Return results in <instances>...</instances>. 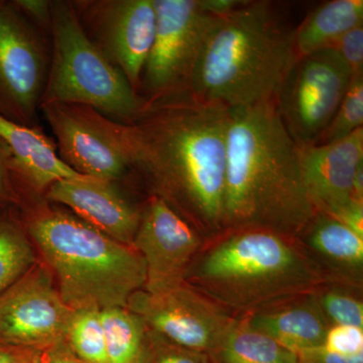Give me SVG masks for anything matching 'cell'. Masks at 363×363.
<instances>
[{
  "mask_svg": "<svg viewBox=\"0 0 363 363\" xmlns=\"http://www.w3.org/2000/svg\"><path fill=\"white\" fill-rule=\"evenodd\" d=\"M229 108L191 91L145 104L121 123L130 162L205 241L223 233Z\"/></svg>",
  "mask_w": 363,
  "mask_h": 363,
  "instance_id": "6da1fadb",
  "label": "cell"
},
{
  "mask_svg": "<svg viewBox=\"0 0 363 363\" xmlns=\"http://www.w3.org/2000/svg\"><path fill=\"white\" fill-rule=\"evenodd\" d=\"M228 116L223 233L259 228L298 238L318 212L276 99Z\"/></svg>",
  "mask_w": 363,
  "mask_h": 363,
  "instance_id": "7a4b0ae2",
  "label": "cell"
},
{
  "mask_svg": "<svg viewBox=\"0 0 363 363\" xmlns=\"http://www.w3.org/2000/svg\"><path fill=\"white\" fill-rule=\"evenodd\" d=\"M185 283L241 317L305 297L328 281L298 238L248 228L205 241Z\"/></svg>",
  "mask_w": 363,
  "mask_h": 363,
  "instance_id": "3957f363",
  "label": "cell"
},
{
  "mask_svg": "<svg viewBox=\"0 0 363 363\" xmlns=\"http://www.w3.org/2000/svg\"><path fill=\"white\" fill-rule=\"evenodd\" d=\"M294 30L267 1L216 16L196 64L191 92L228 108L276 99L297 60Z\"/></svg>",
  "mask_w": 363,
  "mask_h": 363,
  "instance_id": "277c9868",
  "label": "cell"
},
{
  "mask_svg": "<svg viewBox=\"0 0 363 363\" xmlns=\"http://www.w3.org/2000/svg\"><path fill=\"white\" fill-rule=\"evenodd\" d=\"M23 206L26 233L40 248L59 283V293L75 310L126 308L145 286V260L138 250L100 233L47 199Z\"/></svg>",
  "mask_w": 363,
  "mask_h": 363,
  "instance_id": "5b68a950",
  "label": "cell"
},
{
  "mask_svg": "<svg viewBox=\"0 0 363 363\" xmlns=\"http://www.w3.org/2000/svg\"><path fill=\"white\" fill-rule=\"evenodd\" d=\"M66 104L91 107L119 123H130L145 106L123 72L93 44L73 2L52 1L51 63L40 107Z\"/></svg>",
  "mask_w": 363,
  "mask_h": 363,
  "instance_id": "8992f818",
  "label": "cell"
},
{
  "mask_svg": "<svg viewBox=\"0 0 363 363\" xmlns=\"http://www.w3.org/2000/svg\"><path fill=\"white\" fill-rule=\"evenodd\" d=\"M51 63V35L13 1L0 0V116L37 125Z\"/></svg>",
  "mask_w": 363,
  "mask_h": 363,
  "instance_id": "52a82bcc",
  "label": "cell"
},
{
  "mask_svg": "<svg viewBox=\"0 0 363 363\" xmlns=\"http://www.w3.org/2000/svg\"><path fill=\"white\" fill-rule=\"evenodd\" d=\"M156 35L142 74L138 95L145 104L191 91L193 74L217 16L200 0H155Z\"/></svg>",
  "mask_w": 363,
  "mask_h": 363,
  "instance_id": "ba28073f",
  "label": "cell"
},
{
  "mask_svg": "<svg viewBox=\"0 0 363 363\" xmlns=\"http://www.w3.org/2000/svg\"><path fill=\"white\" fill-rule=\"evenodd\" d=\"M352 73L332 48L296 60L276 97L286 130L298 147L315 145L335 116Z\"/></svg>",
  "mask_w": 363,
  "mask_h": 363,
  "instance_id": "9c48e42d",
  "label": "cell"
},
{
  "mask_svg": "<svg viewBox=\"0 0 363 363\" xmlns=\"http://www.w3.org/2000/svg\"><path fill=\"white\" fill-rule=\"evenodd\" d=\"M79 23L88 39L119 69L138 94L156 35L155 0H76Z\"/></svg>",
  "mask_w": 363,
  "mask_h": 363,
  "instance_id": "30bf717a",
  "label": "cell"
},
{
  "mask_svg": "<svg viewBox=\"0 0 363 363\" xmlns=\"http://www.w3.org/2000/svg\"><path fill=\"white\" fill-rule=\"evenodd\" d=\"M40 111L56 138L60 157L74 171L109 182L130 171L121 123L84 105L45 104Z\"/></svg>",
  "mask_w": 363,
  "mask_h": 363,
  "instance_id": "8fae6325",
  "label": "cell"
},
{
  "mask_svg": "<svg viewBox=\"0 0 363 363\" xmlns=\"http://www.w3.org/2000/svg\"><path fill=\"white\" fill-rule=\"evenodd\" d=\"M126 308L162 337L207 354L236 318L186 283L161 294L138 291Z\"/></svg>",
  "mask_w": 363,
  "mask_h": 363,
  "instance_id": "7c38bea8",
  "label": "cell"
},
{
  "mask_svg": "<svg viewBox=\"0 0 363 363\" xmlns=\"http://www.w3.org/2000/svg\"><path fill=\"white\" fill-rule=\"evenodd\" d=\"M205 240L168 203L150 195L142 208L133 247L145 260L143 290L161 294L185 284L186 276Z\"/></svg>",
  "mask_w": 363,
  "mask_h": 363,
  "instance_id": "4fadbf2b",
  "label": "cell"
},
{
  "mask_svg": "<svg viewBox=\"0 0 363 363\" xmlns=\"http://www.w3.org/2000/svg\"><path fill=\"white\" fill-rule=\"evenodd\" d=\"M73 313L49 272L33 266L0 296V342L33 350L49 347L65 340Z\"/></svg>",
  "mask_w": 363,
  "mask_h": 363,
  "instance_id": "5bb4252c",
  "label": "cell"
},
{
  "mask_svg": "<svg viewBox=\"0 0 363 363\" xmlns=\"http://www.w3.org/2000/svg\"><path fill=\"white\" fill-rule=\"evenodd\" d=\"M306 188L317 212L334 215L352 201L363 166V128L336 142L298 147Z\"/></svg>",
  "mask_w": 363,
  "mask_h": 363,
  "instance_id": "9a60e30c",
  "label": "cell"
},
{
  "mask_svg": "<svg viewBox=\"0 0 363 363\" xmlns=\"http://www.w3.org/2000/svg\"><path fill=\"white\" fill-rule=\"evenodd\" d=\"M114 183L87 176L69 179L52 185L45 198L68 207L81 220L112 240L133 247L142 210L125 199Z\"/></svg>",
  "mask_w": 363,
  "mask_h": 363,
  "instance_id": "2e32d148",
  "label": "cell"
},
{
  "mask_svg": "<svg viewBox=\"0 0 363 363\" xmlns=\"http://www.w3.org/2000/svg\"><path fill=\"white\" fill-rule=\"evenodd\" d=\"M0 138L11 152L16 187L43 196L57 182L84 176L60 157L56 143L38 126L21 125L0 116Z\"/></svg>",
  "mask_w": 363,
  "mask_h": 363,
  "instance_id": "e0dca14e",
  "label": "cell"
},
{
  "mask_svg": "<svg viewBox=\"0 0 363 363\" xmlns=\"http://www.w3.org/2000/svg\"><path fill=\"white\" fill-rule=\"evenodd\" d=\"M298 240L328 283L362 290V238L333 217L318 212Z\"/></svg>",
  "mask_w": 363,
  "mask_h": 363,
  "instance_id": "ac0fdd59",
  "label": "cell"
},
{
  "mask_svg": "<svg viewBox=\"0 0 363 363\" xmlns=\"http://www.w3.org/2000/svg\"><path fill=\"white\" fill-rule=\"evenodd\" d=\"M240 318L252 330L296 353L323 345L330 328L311 294Z\"/></svg>",
  "mask_w": 363,
  "mask_h": 363,
  "instance_id": "d6986e66",
  "label": "cell"
},
{
  "mask_svg": "<svg viewBox=\"0 0 363 363\" xmlns=\"http://www.w3.org/2000/svg\"><path fill=\"white\" fill-rule=\"evenodd\" d=\"M363 26L362 0H332L313 9L294 30L298 58L328 49L348 30Z\"/></svg>",
  "mask_w": 363,
  "mask_h": 363,
  "instance_id": "ffe728a7",
  "label": "cell"
},
{
  "mask_svg": "<svg viewBox=\"0 0 363 363\" xmlns=\"http://www.w3.org/2000/svg\"><path fill=\"white\" fill-rule=\"evenodd\" d=\"M212 363H298V354L236 317L213 350Z\"/></svg>",
  "mask_w": 363,
  "mask_h": 363,
  "instance_id": "44dd1931",
  "label": "cell"
},
{
  "mask_svg": "<svg viewBox=\"0 0 363 363\" xmlns=\"http://www.w3.org/2000/svg\"><path fill=\"white\" fill-rule=\"evenodd\" d=\"M106 340L107 363H143L147 326L128 308L100 311Z\"/></svg>",
  "mask_w": 363,
  "mask_h": 363,
  "instance_id": "7402d4cb",
  "label": "cell"
},
{
  "mask_svg": "<svg viewBox=\"0 0 363 363\" xmlns=\"http://www.w3.org/2000/svg\"><path fill=\"white\" fill-rule=\"evenodd\" d=\"M35 264V252L23 223L11 209L0 211V296Z\"/></svg>",
  "mask_w": 363,
  "mask_h": 363,
  "instance_id": "603a6c76",
  "label": "cell"
},
{
  "mask_svg": "<svg viewBox=\"0 0 363 363\" xmlns=\"http://www.w3.org/2000/svg\"><path fill=\"white\" fill-rule=\"evenodd\" d=\"M66 342L86 363H107L106 340L100 310H75L67 329Z\"/></svg>",
  "mask_w": 363,
  "mask_h": 363,
  "instance_id": "cb8c5ba5",
  "label": "cell"
},
{
  "mask_svg": "<svg viewBox=\"0 0 363 363\" xmlns=\"http://www.w3.org/2000/svg\"><path fill=\"white\" fill-rule=\"evenodd\" d=\"M362 291L335 283H325L311 294L330 326L363 328Z\"/></svg>",
  "mask_w": 363,
  "mask_h": 363,
  "instance_id": "d4e9b609",
  "label": "cell"
},
{
  "mask_svg": "<svg viewBox=\"0 0 363 363\" xmlns=\"http://www.w3.org/2000/svg\"><path fill=\"white\" fill-rule=\"evenodd\" d=\"M363 128V74L352 76L350 87L328 128L315 145L342 140Z\"/></svg>",
  "mask_w": 363,
  "mask_h": 363,
  "instance_id": "484cf974",
  "label": "cell"
},
{
  "mask_svg": "<svg viewBox=\"0 0 363 363\" xmlns=\"http://www.w3.org/2000/svg\"><path fill=\"white\" fill-rule=\"evenodd\" d=\"M143 363H212L209 354L183 347L147 327Z\"/></svg>",
  "mask_w": 363,
  "mask_h": 363,
  "instance_id": "4316f807",
  "label": "cell"
},
{
  "mask_svg": "<svg viewBox=\"0 0 363 363\" xmlns=\"http://www.w3.org/2000/svg\"><path fill=\"white\" fill-rule=\"evenodd\" d=\"M326 350L346 357L363 354V328L353 326H330L323 345Z\"/></svg>",
  "mask_w": 363,
  "mask_h": 363,
  "instance_id": "83f0119b",
  "label": "cell"
},
{
  "mask_svg": "<svg viewBox=\"0 0 363 363\" xmlns=\"http://www.w3.org/2000/svg\"><path fill=\"white\" fill-rule=\"evenodd\" d=\"M331 48L345 62L352 76L363 74V26L344 33Z\"/></svg>",
  "mask_w": 363,
  "mask_h": 363,
  "instance_id": "f1b7e54d",
  "label": "cell"
},
{
  "mask_svg": "<svg viewBox=\"0 0 363 363\" xmlns=\"http://www.w3.org/2000/svg\"><path fill=\"white\" fill-rule=\"evenodd\" d=\"M11 152L0 138V210L18 204V195L11 171Z\"/></svg>",
  "mask_w": 363,
  "mask_h": 363,
  "instance_id": "f546056e",
  "label": "cell"
},
{
  "mask_svg": "<svg viewBox=\"0 0 363 363\" xmlns=\"http://www.w3.org/2000/svg\"><path fill=\"white\" fill-rule=\"evenodd\" d=\"M14 4L38 28L51 35L52 1L45 0H13Z\"/></svg>",
  "mask_w": 363,
  "mask_h": 363,
  "instance_id": "4dcf8cb0",
  "label": "cell"
},
{
  "mask_svg": "<svg viewBox=\"0 0 363 363\" xmlns=\"http://www.w3.org/2000/svg\"><path fill=\"white\" fill-rule=\"evenodd\" d=\"M33 363H86L72 351L66 340L37 350Z\"/></svg>",
  "mask_w": 363,
  "mask_h": 363,
  "instance_id": "1f68e13d",
  "label": "cell"
},
{
  "mask_svg": "<svg viewBox=\"0 0 363 363\" xmlns=\"http://www.w3.org/2000/svg\"><path fill=\"white\" fill-rule=\"evenodd\" d=\"M298 363H363V354L346 357L324 347L312 348L298 352Z\"/></svg>",
  "mask_w": 363,
  "mask_h": 363,
  "instance_id": "d6a6232c",
  "label": "cell"
},
{
  "mask_svg": "<svg viewBox=\"0 0 363 363\" xmlns=\"http://www.w3.org/2000/svg\"><path fill=\"white\" fill-rule=\"evenodd\" d=\"M331 217L363 238V203L352 200Z\"/></svg>",
  "mask_w": 363,
  "mask_h": 363,
  "instance_id": "836d02e7",
  "label": "cell"
},
{
  "mask_svg": "<svg viewBox=\"0 0 363 363\" xmlns=\"http://www.w3.org/2000/svg\"><path fill=\"white\" fill-rule=\"evenodd\" d=\"M37 350L0 342V363H32Z\"/></svg>",
  "mask_w": 363,
  "mask_h": 363,
  "instance_id": "e575fe53",
  "label": "cell"
},
{
  "mask_svg": "<svg viewBox=\"0 0 363 363\" xmlns=\"http://www.w3.org/2000/svg\"><path fill=\"white\" fill-rule=\"evenodd\" d=\"M241 0H200L203 11L212 16H225L242 6Z\"/></svg>",
  "mask_w": 363,
  "mask_h": 363,
  "instance_id": "d590c367",
  "label": "cell"
},
{
  "mask_svg": "<svg viewBox=\"0 0 363 363\" xmlns=\"http://www.w3.org/2000/svg\"><path fill=\"white\" fill-rule=\"evenodd\" d=\"M0 211H1V210H0Z\"/></svg>",
  "mask_w": 363,
  "mask_h": 363,
  "instance_id": "8d00e7d4",
  "label": "cell"
},
{
  "mask_svg": "<svg viewBox=\"0 0 363 363\" xmlns=\"http://www.w3.org/2000/svg\"><path fill=\"white\" fill-rule=\"evenodd\" d=\"M33 363V362H32Z\"/></svg>",
  "mask_w": 363,
  "mask_h": 363,
  "instance_id": "74e56055",
  "label": "cell"
}]
</instances>
